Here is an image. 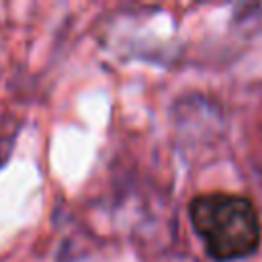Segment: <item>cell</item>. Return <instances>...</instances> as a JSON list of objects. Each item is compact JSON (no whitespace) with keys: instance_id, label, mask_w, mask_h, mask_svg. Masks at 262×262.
<instances>
[{"instance_id":"cell-1","label":"cell","mask_w":262,"mask_h":262,"mask_svg":"<svg viewBox=\"0 0 262 262\" xmlns=\"http://www.w3.org/2000/svg\"><path fill=\"white\" fill-rule=\"evenodd\" d=\"M188 219L205 252L217 262H231L256 252L262 225L254 203L233 192H205L188 203Z\"/></svg>"}]
</instances>
